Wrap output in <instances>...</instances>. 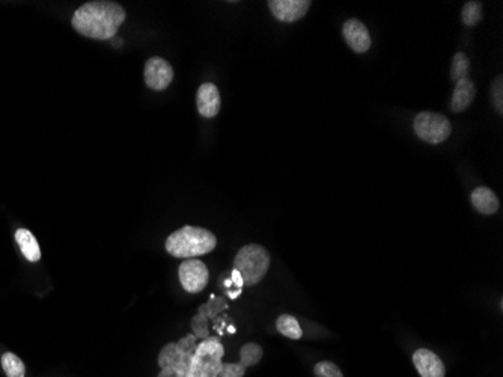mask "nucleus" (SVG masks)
<instances>
[{"label": "nucleus", "instance_id": "1", "mask_svg": "<svg viewBox=\"0 0 503 377\" xmlns=\"http://www.w3.org/2000/svg\"><path fill=\"white\" fill-rule=\"evenodd\" d=\"M127 19L125 9L116 2L95 0L78 6L71 19L73 29L92 40L108 41Z\"/></svg>", "mask_w": 503, "mask_h": 377}, {"label": "nucleus", "instance_id": "2", "mask_svg": "<svg viewBox=\"0 0 503 377\" xmlns=\"http://www.w3.org/2000/svg\"><path fill=\"white\" fill-rule=\"evenodd\" d=\"M217 239L211 231L185 225L175 232L169 234L166 240V251L175 258H196L214 251Z\"/></svg>", "mask_w": 503, "mask_h": 377}, {"label": "nucleus", "instance_id": "3", "mask_svg": "<svg viewBox=\"0 0 503 377\" xmlns=\"http://www.w3.org/2000/svg\"><path fill=\"white\" fill-rule=\"evenodd\" d=\"M270 267V254L261 244H246L237 252L234 270L240 273L244 285H256L266 277Z\"/></svg>", "mask_w": 503, "mask_h": 377}, {"label": "nucleus", "instance_id": "4", "mask_svg": "<svg viewBox=\"0 0 503 377\" xmlns=\"http://www.w3.org/2000/svg\"><path fill=\"white\" fill-rule=\"evenodd\" d=\"M223 355L224 348L217 336L205 338L195 350L187 377H219Z\"/></svg>", "mask_w": 503, "mask_h": 377}, {"label": "nucleus", "instance_id": "5", "mask_svg": "<svg viewBox=\"0 0 503 377\" xmlns=\"http://www.w3.org/2000/svg\"><path fill=\"white\" fill-rule=\"evenodd\" d=\"M415 133L431 145H439L452 133V125L445 115L437 112H420L413 121Z\"/></svg>", "mask_w": 503, "mask_h": 377}, {"label": "nucleus", "instance_id": "6", "mask_svg": "<svg viewBox=\"0 0 503 377\" xmlns=\"http://www.w3.org/2000/svg\"><path fill=\"white\" fill-rule=\"evenodd\" d=\"M178 277L182 289L189 293H199L202 291L209 279V273L207 266L201 259L189 258L184 259L178 269Z\"/></svg>", "mask_w": 503, "mask_h": 377}, {"label": "nucleus", "instance_id": "7", "mask_svg": "<svg viewBox=\"0 0 503 377\" xmlns=\"http://www.w3.org/2000/svg\"><path fill=\"white\" fill-rule=\"evenodd\" d=\"M143 79L152 91H165L174 81V68L160 56H152L143 68Z\"/></svg>", "mask_w": 503, "mask_h": 377}, {"label": "nucleus", "instance_id": "8", "mask_svg": "<svg viewBox=\"0 0 503 377\" xmlns=\"http://www.w3.org/2000/svg\"><path fill=\"white\" fill-rule=\"evenodd\" d=\"M267 5L276 20L294 23L306 16L312 4L309 0H269Z\"/></svg>", "mask_w": 503, "mask_h": 377}, {"label": "nucleus", "instance_id": "9", "mask_svg": "<svg viewBox=\"0 0 503 377\" xmlns=\"http://www.w3.org/2000/svg\"><path fill=\"white\" fill-rule=\"evenodd\" d=\"M342 35L354 53H366L370 48V35L366 26L356 19H350L342 26Z\"/></svg>", "mask_w": 503, "mask_h": 377}, {"label": "nucleus", "instance_id": "10", "mask_svg": "<svg viewBox=\"0 0 503 377\" xmlns=\"http://www.w3.org/2000/svg\"><path fill=\"white\" fill-rule=\"evenodd\" d=\"M196 105L201 116L204 118H214L220 112V93L214 83H202L197 89Z\"/></svg>", "mask_w": 503, "mask_h": 377}, {"label": "nucleus", "instance_id": "11", "mask_svg": "<svg viewBox=\"0 0 503 377\" xmlns=\"http://www.w3.org/2000/svg\"><path fill=\"white\" fill-rule=\"evenodd\" d=\"M413 362L420 377H445L442 359L428 348H419L413 355Z\"/></svg>", "mask_w": 503, "mask_h": 377}, {"label": "nucleus", "instance_id": "12", "mask_svg": "<svg viewBox=\"0 0 503 377\" xmlns=\"http://www.w3.org/2000/svg\"><path fill=\"white\" fill-rule=\"evenodd\" d=\"M475 97H476V86L469 77H465V79H460L458 82H455V89L451 100L452 112L461 113L467 110L473 103Z\"/></svg>", "mask_w": 503, "mask_h": 377}, {"label": "nucleus", "instance_id": "13", "mask_svg": "<svg viewBox=\"0 0 503 377\" xmlns=\"http://www.w3.org/2000/svg\"><path fill=\"white\" fill-rule=\"evenodd\" d=\"M470 201L475 207V210L481 215H494L499 210V198L497 195L488 187L479 186L476 187L472 195Z\"/></svg>", "mask_w": 503, "mask_h": 377}, {"label": "nucleus", "instance_id": "14", "mask_svg": "<svg viewBox=\"0 0 503 377\" xmlns=\"http://www.w3.org/2000/svg\"><path fill=\"white\" fill-rule=\"evenodd\" d=\"M16 240L21 254L24 255L26 259H28V262L36 263L41 259V249H39V244L29 229H24V228L17 229Z\"/></svg>", "mask_w": 503, "mask_h": 377}, {"label": "nucleus", "instance_id": "15", "mask_svg": "<svg viewBox=\"0 0 503 377\" xmlns=\"http://www.w3.org/2000/svg\"><path fill=\"white\" fill-rule=\"evenodd\" d=\"M276 328L284 336L289 338V340H300V338L303 336L300 323L297 321L296 317L289 316V314H282L279 319H277Z\"/></svg>", "mask_w": 503, "mask_h": 377}, {"label": "nucleus", "instance_id": "16", "mask_svg": "<svg viewBox=\"0 0 503 377\" xmlns=\"http://www.w3.org/2000/svg\"><path fill=\"white\" fill-rule=\"evenodd\" d=\"M2 367L8 377H24L26 376V366L24 362L14 353H5L2 356Z\"/></svg>", "mask_w": 503, "mask_h": 377}, {"label": "nucleus", "instance_id": "17", "mask_svg": "<svg viewBox=\"0 0 503 377\" xmlns=\"http://www.w3.org/2000/svg\"><path fill=\"white\" fill-rule=\"evenodd\" d=\"M482 16H484V9L481 2H475V0H472V2H467L465 6H462L461 20L466 26H469V28L478 24L482 20Z\"/></svg>", "mask_w": 503, "mask_h": 377}, {"label": "nucleus", "instance_id": "18", "mask_svg": "<svg viewBox=\"0 0 503 377\" xmlns=\"http://www.w3.org/2000/svg\"><path fill=\"white\" fill-rule=\"evenodd\" d=\"M262 347L255 344V343H247L242 347L240 350V363L243 367H252L256 366V363L262 359Z\"/></svg>", "mask_w": 503, "mask_h": 377}, {"label": "nucleus", "instance_id": "19", "mask_svg": "<svg viewBox=\"0 0 503 377\" xmlns=\"http://www.w3.org/2000/svg\"><path fill=\"white\" fill-rule=\"evenodd\" d=\"M469 71H470V61L466 56V53H462V51H458V53L454 56L452 61V67H451V79L454 82H458L460 79H465V77H469Z\"/></svg>", "mask_w": 503, "mask_h": 377}, {"label": "nucleus", "instance_id": "20", "mask_svg": "<svg viewBox=\"0 0 503 377\" xmlns=\"http://www.w3.org/2000/svg\"><path fill=\"white\" fill-rule=\"evenodd\" d=\"M181 356H182V352L178 348L177 343H169L162 348L160 355H158V366L162 368L175 366V363L181 359Z\"/></svg>", "mask_w": 503, "mask_h": 377}, {"label": "nucleus", "instance_id": "21", "mask_svg": "<svg viewBox=\"0 0 503 377\" xmlns=\"http://www.w3.org/2000/svg\"><path fill=\"white\" fill-rule=\"evenodd\" d=\"M224 308H227V301L222 297H214V296H211V301L205 305H202L199 308V313L197 314H201L204 316L205 319H213L216 317L220 311H223Z\"/></svg>", "mask_w": 503, "mask_h": 377}, {"label": "nucleus", "instance_id": "22", "mask_svg": "<svg viewBox=\"0 0 503 377\" xmlns=\"http://www.w3.org/2000/svg\"><path fill=\"white\" fill-rule=\"evenodd\" d=\"M313 373L316 377H343L342 371L335 366V363L328 361L316 363L313 367Z\"/></svg>", "mask_w": 503, "mask_h": 377}, {"label": "nucleus", "instance_id": "23", "mask_svg": "<svg viewBox=\"0 0 503 377\" xmlns=\"http://www.w3.org/2000/svg\"><path fill=\"white\" fill-rule=\"evenodd\" d=\"M492 100L493 106L499 115L503 113V77L497 76L492 83Z\"/></svg>", "mask_w": 503, "mask_h": 377}, {"label": "nucleus", "instance_id": "24", "mask_svg": "<svg viewBox=\"0 0 503 377\" xmlns=\"http://www.w3.org/2000/svg\"><path fill=\"white\" fill-rule=\"evenodd\" d=\"M207 320L204 316L201 314H196V317H193L192 320V328H193V335L196 338H202V340H205V338H208L209 335V331H208V324H207Z\"/></svg>", "mask_w": 503, "mask_h": 377}, {"label": "nucleus", "instance_id": "25", "mask_svg": "<svg viewBox=\"0 0 503 377\" xmlns=\"http://www.w3.org/2000/svg\"><path fill=\"white\" fill-rule=\"evenodd\" d=\"M246 373V367H243L242 363H223L222 370L219 373V377H243Z\"/></svg>", "mask_w": 503, "mask_h": 377}, {"label": "nucleus", "instance_id": "26", "mask_svg": "<svg viewBox=\"0 0 503 377\" xmlns=\"http://www.w3.org/2000/svg\"><path fill=\"white\" fill-rule=\"evenodd\" d=\"M232 284H235L238 289H243V285H244L242 275L237 270H232Z\"/></svg>", "mask_w": 503, "mask_h": 377}, {"label": "nucleus", "instance_id": "27", "mask_svg": "<svg viewBox=\"0 0 503 377\" xmlns=\"http://www.w3.org/2000/svg\"><path fill=\"white\" fill-rule=\"evenodd\" d=\"M229 332H231V334H234V332H235V328H234V326H231V328H229Z\"/></svg>", "mask_w": 503, "mask_h": 377}]
</instances>
